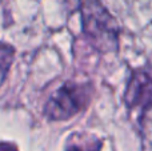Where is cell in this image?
<instances>
[{
	"label": "cell",
	"instance_id": "obj_2",
	"mask_svg": "<svg viewBox=\"0 0 152 151\" xmlns=\"http://www.w3.org/2000/svg\"><path fill=\"white\" fill-rule=\"evenodd\" d=\"M92 95L89 84L66 82L56 88L44 106V115L50 120H67L88 106Z\"/></svg>",
	"mask_w": 152,
	"mask_h": 151
},
{
	"label": "cell",
	"instance_id": "obj_5",
	"mask_svg": "<svg viewBox=\"0 0 152 151\" xmlns=\"http://www.w3.org/2000/svg\"><path fill=\"white\" fill-rule=\"evenodd\" d=\"M140 127L144 139L152 144V102L144 107L140 117Z\"/></svg>",
	"mask_w": 152,
	"mask_h": 151
},
{
	"label": "cell",
	"instance_id": "obj_4",
	"mask_svg": "<svg viewBox=\"0 0 152 151\" xmlns=\"http://www.w3.org/2000/svg\"><path fill=\"white\" fill-rule=\"evenodd\" d=\"M13 59H15V48L8 43L0 42V86L4 83Z\"/></svg>",
	"mask_w": 152,
	"mask_h": 151
},
{
	"label": "cell",
	"instance_id": "obj_1",
	"mask_svg": "<svg viewBox=\"0 0 152 151\" xmlns=\"http://www.w3.org/2000/svg\"><path fill=\"white\" fill-rule=\"evenodd\" d=\"M80 15L84 35L97 51L111 52L118 50L120 31L118 21L100 0H81Z\"/></svg>",
	"mask_w": 152,
	"mask_h": 151
},
{
	"label": "cell",
	"instance_id": "obj_6",
	"mask_svg": "<svg viewBox=\"0 0 152 151\" xmlns=\"http://www.w3.org/2000/svg\"><path fill=\"white\" fill-rule=\"evenodd\" d=\"M0 151H16L13 147H10L8 144H0Z\"/></svg>",
	"mask_w": 152,
	"mask_h": 151
},
{
	"label": "cell",
	"instance_id": "obj_3",
	"mask_svg": "<svg viewBox=\"0 0 152 151\" xmlns=\"http://www.w3.org/2000/svg\"><path fill=\"white\" fill-rule=\"evenodd\" d=\"M124 100L128 107H135L137 104L151 103L152 102V78L147 72H135L128 83L127 91L124 94Z\"/></svg>",
	"mask_w": 152,
	"mask_h": 151
}]
</instances>
